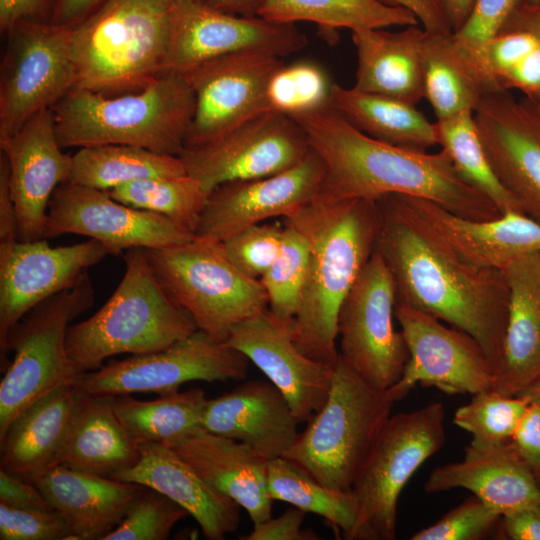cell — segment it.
<instances>
[{
	"mask_svg": "<svg viewBox=\"0 0 540 540\" xmlns=\"http://www.w3.org/2000/svg\"><path fill=\"white\" fill-rule=\"evenodd\" d=\"M438 145L461 176L488 197L501 215L523 210L495 175L480 140L474 114L464 111L435 122Z\"/></svg>",
	"mask_w": 540,
	"mask_h": 540,
	"instance_id": "obj_41",
	"label": "cell"
},
{
	"mask_svg": "<svg viewBox=\"0 0 540 540\" xmlns=\"http://www.w3.org/2000/svg\"><path fill=\"white\" fill-rule=\"evenodd\" d=\"M55 0H0V29L7 32L21 21L49 22Z\"/></svg>",
	"mask_w": 540,
	"mask_h": 540,
	"instance_id": "obj_55",
	"label": "cell"
},
{
	"mask_svg": "<svg viewBox=\"0 0 540 540\" xmlns=\"http://www.w3.org/2000/svg\"><path fill=\"white\" fill-rule=\"evenodd\" d=\"M170 2H177V1H203L206 2L207 0H168Z\"/></svg>",
	"mask_w": 540,
	"mask_h": 540,
	"instance_id": "obj_64",
	"label": "cell"
},
{
	"mask_svg": "<svg viewBox=\"0 0 540 540\" xmlns=\"http://www.w3.org/2000/svg\"><path fill=\"white\" fill-rule=\"evenodd\" d=\"M0 502L26 509H52L38 486L0 469Z\"/></svg>",
	"mask_w": 540,
	"mask_h": 540,
	"instance_id": "obj_53",
	"label": "cell"
},
{
	"mask_svg": "<svg viewBox=\"0 0 540 540\" xmlns=\"http://www.w3.org/2000/svg\"><path fill=\"white\" fill-rule=\"evenodd\" d=\"M146 253L165 293L215 342L225 343L237 324L268 310L260 280L240 272L220 241L195 236Z\"/></svg>",
	"mask_w": 540,
	"mask_h": 540,
	"instance_id": "obj_8",
	"label": "cell"
},
{
	"mask_svg": "<svg viewBox=\"0 0 540 540\" xmlns=\"http://www.w3.org/2000/svg\"><path fill=\"white\" fill-rule=\"evenodd\" d=\"M457 488L470 491L501 516L540 504V484L511 439L490 445L470 442L462 460L436 467L424 484L427 493Z\"/></svg>",
	"mask_w": 540,
	"mask_h": 540,
	"instance_id": "obj_26",
	"label": "cell"
},
{
	"mask_svg": "<svg viewBox=\"0 0 540 540\" xmlns=\"http://www.w3.org/2000/svg\"><path fill=\"white\" fill-rule=\"evenodd\" d=\"M18 238V221L9 187V166L3 153L0 157V256L7 254Z\"/></svg>",
	"mask_w": 540,
	"mask_h": 540,
	"instance_id": "obj_54",
	"label": "cell"
},
{
	"mask_svg": "<svg viewBox=\"0 0 540 540\" xmlns=\"http://www.w3.org/2000/svg\"><path fill=\"white\" fill-rule=\"evenodd\" d=\"M290 405L270 381H247L208 399L201 426L248 444L265 459L283 457L298 437Z\"/></svg>",
	"mask_w": 540,
	"mask_h": 540,
	"instance_id": "obj_27",
	"label": "cell"
},
{
	"mask_svg": "<svg viewBox=\"0 0 540 540\" xmlns=\"http://www.w3.org/2000/svg\"><path fill=\"white\" fill-rule=\"evenodd\" d=\"M0 148L8 161L19 241L42 239L52 194L68 182L72 168V156L59 144L52 109L36 113L15 133L0 138Z\"/></svg>",
	"mask_w": 540,
	"mask_h": 540,
	"instance_id": "obj_22",
	"label": "cell"
},
{
	"mask_svg": "<svg viewBox=\"0 0 540 540\" xmlns=\"http://www.w3.org/2000/svg\"><path fill=\"white\" fill-rule=\"evenodd\" d=\"M94 287L88 272L71 287L31 309L14 327L6 354L13 359L0 383V439L32 403L64 385L76 383L66 346L70 323L91 308Z\"/></svg>",
	"mask_w": 540,
	"mask_h": 540,
	"instance_id": "obj_9",
	"label": "cell"
},
{
	"mask_svg": "<svg viewBox=\"0 0 540 540\" xmlns=\"http://www.w3.org/2000/svg\"><path fill=\"white\" fill-rule=\"evenodd\" d=\"M7 34L0 74V138L52 108L74 83L71 27L21 21Z\"/></svg>",
	"mask_w": 540,
	"mask_h": 540,
	"instance_id": "obj_11",
	"label": "cell"
},
{
	"mask_svg": "<svg viewBox=\"0 0 540 540\" xmlns=\"http://www.w3.org/2000/svg\"><path fill=\"white\" fill-rule=\"evenodd\" d=\"M35 484L77 540H103L146 488L63 464L46 472Z\"/></svg>",
	"mask_w": 540,
	"mask_h": 540,
	"instance_id": "obj_30",
	"label": "cell"
},
{
	"mask_svg": "<svg viewBox=\"0 0 540 540\" xmlns=\"http://www.w3.org/2000/svg\"><path fill=\"white\" fill-rule=\"evenodd\" d=\"M473 114L495 175L524 214L540 224V102L493 91Z\"/></svg>",
	"mask_w": 540,
	"mask_h": 540,
	"instance_id": "obj_19",
	"label": "cell"
},
{
	"mask_svg": "<svg viewBox=\"0 0 540 540\" xmlns=\"http://www.w3.org/2000/svg\"><path fill=\"white\" fill-rule=\"evenodd\" d=\"M522 394L527 395L530 401L540 406V380L533 384L531 387H529Z\"/></svg>",
	"mask_w": 540,
	"mask_h": 540,
	"instance_id": "obj_62",
	"label": "cell"
},
{
	"mask_svg": "<svg viewBox=\"0 0 540 540\" xmlns=\"http://www.w3.org/2000/svg\"><path fill=\"white\" fill-rule=\"evenodd\" d=\"M325 70L311 61L283 63L266 89L269 110L294 116L329 104L331 88Z\"/></svg>",
	"mask_w": 540,
	"mask_h": 540,
	"instance_id": "obj_45",
	"label": "cell"
},
{
	"mask_svg": "<svg viewBox=\"0 0 540 540\" xmlns=\"http://www.w3.org/2000/svg\"><path fill=\"white\" fill-rule=\"evenodd\" d=\"M498 526L505 539L540 540V504L502 515Z\"/></svg>",
	"mask_w": 540,
	"mask_h": 540,
	"instance_id": "obj_56",
	"label": "cell"
},
{
	"mask_svg": "<svg viewBox=\"0 0 540 540\" xmlns=\"http://www.w3.org/2000/svg\"><path fill=\"white\" fill-rule=\"evenodd\" d=\"M51 109L62 148L115 144L179 156L195 96L183 74L167 71L133 92L71 89Z\"/></svg>",
	"mask_w": 540,
	"mask_h": 540,
	"instance_id": "obj_4",
	"label": "cell"
},
{
	"mask_svg": "<svg viewBox=\"0 0 540 540\" xmlns=\"http://www.w3.org/2000/svg\"><path fill=\"white\" fill-rule=\"evenodd\" d=\"M306 512L292 506L276 518L253 524V529L241 540H317L312 530L302 529Z\"/></svg>",
	"mask_w": 540,
	"mask_h": 540,
	"instance_id": "obj_51",
	"label": "cell"
},
{
	"mask_svg": "<svg viewBox=\"0 0 540 540\" xmlns=\"http://www.w3.org/2000/svg\"><path fill=\"white\" fill-rule=\"evenodd\" d=\"M395 401L361 378L341 357L329 394L283 457L324 486L350 492Z\"/></svg>",
	"mask_w": 540,
	"mask_h": 540,
	"instance_id": "obj_7",
	"label": "cell"
},
{
	"mask_svg": "<svg viewBox=\"0 0 540 540\" xmlns=\"http://www.w3.org/2000/svg\"><path fill=\"white\" fill-rule=\"evenodd\" d=\"M329 105L379 141L416 151L438 145L437 129L415 104L333 84Z\"/></svg>",
	"mask_w": 540,
	"mask_h": 540,
	"instance_id": "obj_33",
	"label": "cell"
},
{
	"mask_svg": "<svg viewBox=\"0 0 540 540\" xmlns=\"http://www.w3.org/2000/svg\"><path fill=\"white\" fill-rule=\"evenodd\" d=\"M225 343L245 355L279 389L299 423L308 422L325 404L334 365L301 352L290 326L268 310L237 324Z\"/></svg>",
	"mask_w": 540,
	"mask_h": 540,
	"instance_id": "obj_23",
	"label": "cell"
},
{
	"mask_svg": "<svg viewBox=\"0 0 540 540\" xmlns=\"http://www.w3.org/2000/svg\"><path fill=\"white\" fill-rule=\"evenodd\" d=\"M511 441L540 484V406L530 401Z\"/></svg>",
	"mask_w": 540,
	"mask_h": 540,
	"instance_id": "obj_52",
	"label": "cell"
},
{
	"mask_svg": "<svg viewBox=\"0 0 540 540\" xmlns=\"http://www.w3.org/2000/svg\"><path fill=\"white\" fill-rule=\"evenodd\" d=\"M377 201L380 225L375 251L393 278L396 301L472 336L495 376L509 309L503 270L478 268L459 259L406 204L402 195Z\"/></svg>",
	"mask_w": 540,
	"mask_h": 540,
	"instance_id": "obj_1",
	"label": "cell"
},
{
	"mask_svg": "<svg viewBox=\"0 0 540 540\" xmlns=\"http://www.w3.org/2000/svg\"><path fill=\"white\" fill-rule=\"evenodd\" d=\"M501 515L476 496L448 511L434 524L414 533L411 540H479L499 525Z\"/></svg>",
	"mask_w": 540,
	"mask_h": 540,
	"instance_id": "obj_48",
	"label": "cell"
},
{
	"mask_svg": "<svg viewBox=\"0 0 540 540\" xmlns=\"http://www.w3.org/2000/svg\"><path fill=\"white\" fill-rule=\"evenodd\" d=\"M394 314L409 352L402 375L387 390L395 402L417 385L471 395L493 388L494 369L472 336L401 303Z\"/></svg>",
	"mask_w": 540,
	"mask_h": 540,
	"instance_id": "obj_15",
	"label": "cell"
},
{
	"mask_svg": "<svg viewBox=\"0 0 540 540\" xmlns=\"http://www.w3.org/2000/svg\"><path fill=\"white\" fill-rule=\"evenodd\" d=\"M207 401L201 388L163 394L148 401L112 395L115 414L138 445L147 442L168 445L202 427Z\"/></svg>",
	"mask_w": 540,
	"mask_h": 540,
	"instance_id": "obj_38",
	"label": "cell"
},
{
	"mask_svg": "<svg viewBox=\"0 0 540 540\" xmlns=\"http://www.w3.org/2000/svg\"><path fill=\"white\" fill-rule=\"evenodd\" d=\"M427 30L418 25L352 31L357 68L354 88L417 104L424 98L423 50Z\"/></svg>",
	"mask_w": 540,
	"mask_h": 540,
	"instance_id": "obj_32",
	"label": "cell"
},
{
	"mask_svg": "<svg viewBox=\"0 0 540 540\" xmlns=\"http://www.w3.org/2000/svg\"><path fill=\"white\" fill-rule=\"evenodd\" d=\"M139 459V445L115 414L112 395H91L61 464L111 478Z\"/></svg>",
	"mask_w": 540,
	"mask_h": 540,
	"instance_id": "obj_35",
	"label": "cell"
},
{
	"mask_svg": "<svg viewBox=\"0 0 540 540\" xmlns=\"http://www.w3.org/2000/svg\"><path fill=\"white\" fill-rule=\"evenodd\" d=\"M211 487L246 510L253 524L272 517L268 460L241 441L199 427L166 445Z\"/></svg>",
	"mask_w": 540,
	"mask_h": 540,
	"instance_id": "obj_28",
	"label": "cell"
},
{
	"mask_svg": "<svg viewBox=\"0 0 540 540\" xmlns=\"http://www.w3.org/2000/svg\"><path fill=\"white\" fill-rule=\"evenodd\" d=\"M307 42L295 24L231 14L203 1L172 2L167 71L184 74L209 60L244 50L283 58L302 50Z\"/></svg>",
	"mask_w": 540,
	"mask_h": 540,
	"instance_id": "obj_16",
	"label": "cell"
},
{
	"mask_svg": "<svg viewBox=\"0 0 540 540\" xmlns=\"http://www.w3.org/2000/svg\"><path fill=\"white\" fill-rule=\"evenodd\" d=\"M140 459L111 478L152 488L182 506L209 540H222L240 522V506L211 487L172 448L139 444Z\"/></svg>",
	"mask_w": 540,
	"mask_h": 540,
	"instance_id": "obj_29",
	"label": "cell"
},
{
	"mask_svg": "<svg viewBox=\"0 0 540 540\" xmlns=\"http://www.w3.org/2000/svg\"><path fill=\"white\" fill-rule=\"evenodd\" d=\"M268 491L273 500L290 503L317 514L338 527L348 539L357 520V501L352 493L328 488L286 457L267 464Z\"/></svg>",
	"mask_w": 540,
	"mask_h": 540,
	"instance_id": "obj_40",
	"label": "cell"
},
{
	"mask_svg": "<svg viewBox=\"0 0 540 540\" xmlns=\"http://www.w3.org/2000/svg\"><path fill=\"white\" fill-rule=\"evenodd\" d=\"M452 32L458 31L468 19L475 0H439Z\"/></svg>",
	"mask_w": 540,
	"mask_h": 540,
	"instance_id": "obj_60",
	"label": "cell"
},
{
	"mask_svg": "<svg viewBox=\"0 0 540 540\" xmlns=\"http://www.w3.org/2000/svg\"><path fill=\"white\" fill-rule=\"evenodd\" d=\"M110 251L99 241L51 247L47 239L17 241L0 257V351L6 358L8 338L35 306L73 286L87 269Z\"/></svg>",
	"mask_w": 540,
	"mask_h": 540,
	"instance_id": "obj_20",
	"label": "cell"
},
{
	"mask_svg": "<svg viewBox=\"0 0 540 540\" xmlns=\"http://www.w3.org/2000/svg\"><path fill=\"white\" fill-rule=\"evenodd\" d=\"M185 173L179 156L135 146L106 144L79 148L72 155L68 182L109 191L138 180Z\"/></svg>",
	"mask_w": 540,
	"mask_h": 540,
	"instance_id": "obj_37",
	"label": "cell"
},
{
	"mask_svg": "<svg viewBox=\"0 0 540 540\" xmlns=\"http://www.w3.org/2000/svg\"><path fill=\"white\" fill-rule=\"evenodd\" d=\"M503 271L509 309L492 389L515 396L540 380V252L514 260Z\"/></svg>",
	"mask_w": 540,
	"mask_h": 540,
	"instance_id": "obj_31",
	"label": "cell"
},
{
	"mask_svg": "<svg viewBox=\"0 0 540 540\" xmlns=\"http://www.w3.org/2000/svg\"><path fill=\"white\" fill-rule=\"evenodd\" d=\"M90 397L73 383L32 403L0 439V468L35 483L61 464Z\"/></svg>",
	"mask_w": 540,
	"mask_h": 540,
	"instance_id": "obj_24",
	"label": "cell"
},
{
	"mask_svg": "<svg viewBox=\"0 0 540 540\" xmlns=\"http://www.w3.org/2000/svg\"><path fill=\"white\" fill-rule=\"evenodd\" d=\"M324 178V163L310 147L299 163L284 171L224 183L209 194L195 236L223 241L249 226L284 218L313 200Z\"/></svg>",
	"mask_w": 540,
	"mask_h": 540,
	"instance_id": "obj_21",
	"label": "cell"
},
{
	"mask_svg": "<svg viewBox=\"0 0 540 540\" xmlns=\"http://www.w3.org/2000/svg\"><path fill=\"white\" fill-rule=\"evenodd\" d=\"M424 99L437 119L474 112L488 93L472 57L453 32L427 31L423 50Z\"/></svg>",
	"mask_w": 540,
	"mask_h": 540,
	"instance_id": "obj_34",
	"label": "cell"
},
{
	"mask_svg": "<svg viewBox=\"0 0 540 540\" xmlns=\"http://www.w3.org/2000/svg\"><path fill=\"white\" fill-rule=\"evenodd\" d=\"M78 234L119 255L132 248L183 244L195 234L165 216L121 203L107 191L73 183L59 185L49 202L43 238Z\"/></svg>",
	"mask_w": 540,
	"mask_h": 540,
	"instance_id": "obj_17",
	"label": "cell"
},
{
	"mask_svg": "<svg viewBox=\"0 0 540 540\" xmlns=\"http://www.w3.org/2000/svg\"><path fill=\"white\" fill-rule=\"evenodd\" d=\"M123 259L125 271L110 298L68 328L67 352L80 376L99 369L111 356L160 351L198 330L190 314L161 287L145 248L125 251Z\"/></svg>",
	"mask_w": 540,
	"mask_h": 540,
	"instance_id": "obj_6",
	"label": "cell"
},
{
	"mask_svg": "<svg viewBox=\"0 0 540 540\" xmlns=\"http://www.w3.org/2000/svg\"><path fill=\"white\" fill-rule=\"evenodd\" d=\"M210 6L231 14L257 16L262 0H207Z\"/></svg>",
	"mask_w": 540,
	"mask_h": 540,
	"instance_id": "obj_61",
	"label": "cell"
},
{
	"mask_svg": "<svg viewBox=\"0 0 540 540\" xmlns=\"http://www.w3.org/2000/svg\"><path fill=\"white\" fill-rule=\"evenodd\" d=\"M283 220L309 245L306 282L290 326L292 338L308 357L334 365L339 356L340 307L375 249L380 225L377 201L315 197Z\"/></svg>",
	"mask_w": 540,
	"mask_h": 540,
	"instance_id": "obj_3",
	"label": "cell"
},
{
	"mask_svg": "<svg viewBox=\"0 0 540 540\" xmlns=\"http://www.w3.org/2000/svg\"><path fill=\"white\" fill-rule=\"evenodd\" d=\"M444 418L440 402L389 417L351 490L358 512L349 540L395 539L400 494L444 445Z\"/></svg>",
	"mask_w": 540,
	"mask_h": 540,
	"instance_id": "obj_10",
	"label": "cell"
},
{
	"mask_svg": "<svg viewBox=\"0 0 540 540\" xmlns=\"http://www.w3.org/2000/svg\"><path fill=\"white\" fill-rule=\"evenodd\" d=\"M107 192L121 203L165 216L193 234L209 196L203 184L187 173L138 180Z\"/></svg>",
	"mask_w": 540,
	"mask_h": 540,
	"instance_id": "obj_42",
	"label": "cell"
},
{
	"mask_svg": "<svg viewBox=\"0 0 540 540\" xmlns=\"http://www.w3.org/2000/svg\"><path fill=\"white\" fill-rule=\"evenodd\" d=\"M279 254L260 279L268 299V312L291 326L299 308L309 265V245L303 234L283 220Z\"/></svg>",
	"mask_w": 540,
	"mask_h": 540,
	"instance_id": "obj_43",
	"label": "cell"
},
{
	"mask_svg": "<svg viewBox=\"0 0 540 540\" xmlns=\"http://www.w3.org/2000/svg\"><path fill=\"white\" fill-rule=\"evenodd\" d=\"M325 166L316 196L325 201L378 200L401 194L433 201L474 220L501 216L491 200L469 184L442 149L416 151L374 139L329 104L291 116Z\"/></svg>",
	"mask_w": 540,
	"mask_h": 540,
	"instance_id": "obj_2",
	"label": "cell"
},
{
	"mask_svg": "<svg viewBox=\"0 0 540 540\" xmlns=\"http://www.w3.org/2000/svg\"><path fill=\"white\" fill-rule=\"evenodd\" d=\"M395 287L375 251L343 300L337 321L340 357L370 385L388 390L409 358L402 332L396 331Z\"/></svg>",
	"mask_w": 540,
	"mask_h": 540,
	"instance_id": "obj_12",
	"label": "cell"
},
{
	"mask_svg": "<svg viewBox=\"0 0 540 540\" xmlns=\"http://www.w3.org/2000/svg\"><path fill=\"white\" fill-rule=\"evenodd\" d=\"M523 30L540 37V2L522 3L509 17L502 31Z\"/></svg>",
	"mask_w": 540,
	"mask_h": 540,
	"instance_id": "obj_59",
	"label": "cell"
},
{
	"mask_svg": "<svg viewBox=\"0 0 540 540\" xmlns=\"http://www.w3.org/2000/svg\"><path fill=\"white\" fill-rule=\"evenodd\" d=\"M257 16L280 24L312 22L332 34L340 28L355 31L419 23L409 10L378 0H262Z\"/></svg>",
	"mask_w": 540,
	"mask_h": 540,
	"instance_id": "obj_36",
	"label": "cell"
},
{
	"mask_svg": "<svg viewBox=\"0 0 540 540\" xmlns=\"http://www.w3.org/2000/svg\"><path fill=\"white\" fill-rule=\"evenodd\" d=\"M412 12L422 27L430 32H452L439 0H378Z\"/></svg>",
	"mask_w": 540,
	"mask_h": 540,
	"instance_id": "obj_57",
	"label": "cell"
},
{
	"mask_svg": "<svg viewBox=\"0 0 540 540\" xmlns=\"http://www.w3.org/2000/svg\"><path fill=\"white\" fill-rule=\"evenodd\" d=\"M473 58L488 92L519 91L540 102V37L523 30L502 31Z\"/></svg>",
	"mask_w": 540,
	"mask_h": 540,
	"instance_id": "obj_39",
	"label": "cell"
},
{
	"mask_svg": "<svg viewBox=\"0 0 540 540\" xmlns=\"http://www.w3.org/2000/svg\"><path fill=\"white\" fill-rule=\"evenodd\" d=\"M187 515L172 499L146 487L121 523L103 540H166L174 525Z\"/></svg>",
	"mask_w": 540,
	"mask_h": 540,
	"instance_id": "obj_46",
	"label": "cell"
},
{
	"mask_svg": "<svg viewBox=\"0 0 540 540\" xmlns=\"http://www.w3.org/2000/svg\"><path fill=\"white\" fill-rule=\"evenodd\" d=\"M106 0H55L49 22L72 27L84 20Z\"/></svg>",
	"mask_w": 540,
	"mask_h": 540,
	"instance_id": "obj_58",
	"label": "cell"
},
{
	"mask_svg": "<svg viewBox=\"0 0 540 540\" xmlns=\"http://www.w3.org/2000/svg\"><path fill=\"white\" fill-rule=\"evenodd\" d=\"M248 364L241 352L197 330L163 350L132 355L84 373L76 383L89 395H163L179 391L189 381L243 379Z\"/></svg>",
	"mask_w": 540,
	"mask_h": 540,
	"instance_id": "obj_13",
	"label": "cell"
},
{
	"mask_svg": "<svg viewBox=\"0 0 540 540\" xmlns=\"http://www.w3.org/2000/svg\"><path fill=\"white\" fill-rule=\"evenodd\" d=\"M283 63L272 53L244 50L209 60L184 73L195 96L185 146L210 142L269 110L267 84Z\"/></svg>",
	"mask_w": 540,
	"mask_h": 540,
	"instance_id": "obj_18",
	"label": "cell"
},
{
	"mask_svg": "<svg viewBox=\"0 0 540 540\" xmlns=\"http://www.w3.org/2000/svg\"><path fill=\"white\" fill-rule=\"evenodd\" d=\"M284 226L259 223L220 241L227 259L244 275L260 280L280 252Z\"/></svg>",
	"mask_w": 540,
	"mask_h": 540,
	"instance_id": "obj_47",
	"label": "cell"
},
{
	"mask_svg": "<svg viewBox=\"0 0 540 540\" xmlns=\"http://www.w3.org/2000/svg\"><path fill=\"white\" fill-rule=\"evenodd\" d=\"M309 151L307 135L294 118L267 110L210 142L185 146L179 157L186 173L210 194L227 182L284 171Z\"/></svg>",
	"mask_w": 540,
	"mask_h": 540,
	"instance_id": "obj_14",
	"label": "cell"
},
{
	"mask_svg": "<svg viewBox=\"0 0 540 540\" xmlns=\"http://www.w3.org/2000/svg\"><path fill=\"white\" fill-rule=\"evenodd\" d=\"M540 0H524V4H537Z\"/></svg>",
	"mask_w": 540,
	"mask_h": 540,
	"instance_id": "obj_63",
	"label": "cell"
},
{
	"mask_svg": "<svg viewBox=\"0 0 540 540\" xmlns=\"http://www.w3.org/2000/svg\"><path fill=\"white\" fill-rule=\"evenodd\" d=\"M171 6L168 0H106L72 26V89L133 92L167 72Z\"/></svg>",
	"mask_w": 540,
	"mask_h": 540,
	"instance_id": "obj_5",
	"label": "cell"
},
{
	"mask_svg": "<svg viewBox=\"0 0 540 540\" xmlns=\"http://www.w3.org/2000/svg\"><path fill=\"white\" fill-rule=\"evenodd\" d=\"M402 197L444 246L472 266L504 270L514 260L540 252V224L526 214L474 220L424 198Z\"/></svg>",
	"mask_w": 540,
	"mask_h": 540,
	"instance_id": "obj_25",
	"label": "cell"
},
{
	"mask_svg": "<svg viewBox=\"0 0 540 540\" xmlns=\"http://www.w3.org/2000/svg\"><path fill=\"white\" fill-rule=\"evenodd\" d=\"M1 540H66L72 531L54 509L18 508L0 502Z\"/></svg>",
	"mask_w": 540,
	"mask_h": 540,
	"instance_id": "obj_49",
	"label": "cell"
},
{
	"mask_svg": "<svg viewBox=\"0 0 540 540\" xmlns=\"http://www.w3.org/2000/svg\"><path fill=\"white\" fill-rule=\"evenodd\" d=\"M529 404L525 394L511 396L484 390L472 394L471 401L456 410L453 423L472 435L471 443H503L511 439Z\"/></svg>",
	"mask_w": 540,
	"mask_h": 540,
	"instance_id": "obj_44",
	"label": "cell"
},
{
	"mask_svg": "<svg viewBox=\"0 0 540 540\" xmlns=\"http://www.w3.org/2000/svg\"><path fill=\"white\" fill-rule=\"evenodd\" d=\"M524 0H475L464 25L453 33L469 55L500 33L511 14Z\"/></svg>",
	"mask_w": 540,
	"mask_h": 540,
	"instance_id": "obj_50",
	"label": "cell"
}]
</instances>
